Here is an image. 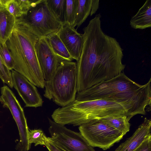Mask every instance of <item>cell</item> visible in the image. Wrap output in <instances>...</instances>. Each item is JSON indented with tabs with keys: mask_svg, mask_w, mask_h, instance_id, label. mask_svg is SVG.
Listing matches in <instances>:
<instances>
[{
	"mask_svg": "<svg viewBox=\"0 0 151 151\" xmlns=\"http://www.w3.org/2000/svg\"><path fill=\"white\" fill-rule=\"evenodd\" d=\"M101 18L96 14L83 29V46L76 63L77 93L117 76L125 68L123 50L115 38L103 32Z\"/></svg>",
	"mask_w": 151,
	"mask_h": 151,
	"instance_id": "6da1fadb",
	"label": "cell"
},
{
	"mask_svg": "<svg viewBox=\"0 0 151 151\" xmlns=\"http://www.w3.org/2000/svg\"><path fill=\"white\" fill-rule=\"evenodd\" d=\"M151 78L140 85L124 73L101 82L84 91L77 93L76 100L86 101L103 99L114 101L124 109L128 120L134 116L145 115L146 106L151 104Z\"/></svg>",
	"mask_w": 151,
	"mask_h": 151,
	"instance_id": "7a4b0ae2",
	"label": "cell"
},
{
	"mask_svg": "<svg viewBox=\"0 0 151 151\" xmlns=\"http://www.w3.org/2000/svg\"><path fill=\"white\" fill-rule=\"evenodd\" d=\"M39 38L19 18L16 19L12 33L6 43L14 63V69L35 86L43 88L45 81L35 48Z\"/></svg>",
	"mask_w": 151,
	"mask_h": 151,
	"instance_id": "3957f363",
	"label": "cell"
},
{
	"mask_svg": "<svg viewBox=\"0 0 151 151\" xmlns=\"http://www.w3.org/2000/svg\"><path fill=\"white\" fill-rule=\"evenodd\" d=\"M126 116L124 108L114 101L103 99L79 101L76 100L53 112L55 122L64 125H81L93 120Z\"/></svg>",
	"mask_w": 151,
	"mask_h": 151,
	"instance_id": "277c9868",
	"label": "cell"
},
{
	"mask_svg": "<svg viewBox=\"0 0 151 151\" xmlns=\"http://www.w3.org/2000/svg\"><path fill=\"white\" fill-rule=\"evenodd\" d=\"M77 82L76 63L61 59L51 83L52 99L62 107L75 100Z\"/></svg>",
	"mask_w": 151,
	"mask_h": 151,
	"instance_id": "5b68a950",
	"label": "cell"
},
{
	"mask_svg": "<svg viewBox=\"0 0 151 151\" xmlns=\"http://www.w3.org/2000/svg\"><path fill=\"white\" fill-rule=\"evenodd\" d=\"M20 18L40 38H46L57 32L62 25L49 8L45 0H37Z\"/></svg>",
	"mask_w": 151,
	"mask_h": 151,
	"instance_id": "8992f818",
	"label": "cell"
},
{
	"mask_svg": "<svg viewBox=\"0 0 151 151\" xmlns=\"http://www.w3.org/2000/svg\"><path fill=\"white\" fill-rule=\"evenodd\" d=\"M80 132L92 147L107 150L119 141L124 134L101 119L79 126Z\"/></svg>",
	"mask_w": 151,
	"mask_h": 151,
	"instance_id": "52a82bcc",
	"label": "cell"
},
{
	"mask_svg": "<svg viewBox=\"0 0 151 151\" xmlns=\"http://www.w3.org/2000/svg\"><path fill=\"white\" fill-rule=\"evenodd\" d=\"M0 102L4 107L8 108L11 111L17 126L19 140L16 149L20 151H28L31 147L28 141L29 130L23 110L14 94L7 86L1 88Z\"/></svg>",
	"mask_w": 151,
	"mask_h": 151,
	"instance_id": "ba28073f",
	"label": "cell"
},
{
	"mask_svg": "<svg viewBox=\"0 0 151 151\" xmlns=\"http://www.w3.org/2000/svg\"><path fill=\"white\" fill-rule=\"evenodd\" d=\"M48 119L50 138L61 148L66 151H95L80 132Z\"/></svg>",
	"mask_w": 151,
	"mask_h": 151,
	"instance_id": "9c48e42d",
	"label": "cell"
},
{
	"mask_svg": "<svg viewBox=\"0 0 151 151\" xmlns=\"http://www.w3.org/2000/svg\"><path fill=\"white\" fill-rule=\"evenodd\" d=\"M35 48L45 81L44 95L51 100V82L61 59L53 52L46 38H39L35 42Z\"/></svg>",
	"mask_w": 151,
	"mask_h": 151,
	"instance_id": "30bf717a",
	"label": "cell"
},
{
	"mask_svg": "<svg viewBox=\"0 0 151 151\" xmlns=\"http://www.w3.org/2000/svg\"><path fill=\"white\" fill-rule=\"evenodd\" d=\"M11 70L13 86L24 101L25 107L42 106V99L35 86L22 75L14 70Z\"/></svg>",
	"mask_w": 151,
	"mask_h": 151,
	"instance_id": "8fae6325",
	"label": "cell"
},
{
	"mask_svg": "<svg viewBox=\"0 0 151 151\" xmlns=\"http://www.w3.org/2000/svg\"><path fill=\"white\" fill-rule=\"evenodd\" d=\"M73 59L80 58L83 44V34L67 23L62 24L57 32Z\"/></svg>",
	"mask_w": 151,
	"mask_h": 151,
	"instance_id": "7c38bea8",
	"label": "cell"
},
{
	"mask_svg": "<svg viewBox=\"0 0 151 151\" xmlns=\"http://www.w3.org/2000/svg\"><path fill=\"white\" fill-rule=\"evenodd\" d=\"M151 120L145 118L133 135L121 143L114 151H134L151 136Z\"/></svg>",
	"mask_w": 151,
	"mask_h": 151,
	"instance_id": "4fadbf2b",
	"label": "cell"
},
{
	"mask_svg": "<svg viewBox=\"0 0 151 151\" xmlns=\"http://www.w3.org/2000/svg\"><path fill=\"white\" fill-rule=\"evenodd\" d=\"M16 19L0 2V45L5 43L10 37Z\"/></svg>",
	"mask_w": 151,
	"mask_h": 151,
	"instance_id": "5bb4252c",
	"label": "cell"
},
{
	"mask_svg": "<svg viewBox=\"0 0 151 151\" xmlns=\"http://www.w3.org/2000/svg\"><path fill=\"white\" fill-rule=\"evenodd\" d=\"M131 27L143 29L151 27V0H147L130 21Z\"/></svg>",
	"mask_w": 151,
	"mask_h": 151,
	"instance_id": "9a60e30c",
	"label": "cell"
},
{
	"mask_svg": "<svg viewBox=\"0 0 151 151\" xmlns=\"http://www.w3.org/2000/svg\"><path fill=\"white\" fill-rule=\"evenodd\" d=\"M46 38L53 52L58 57L67 61L73 60L57 32L50 35Z\"/></svg>",
	"mask_w": 151,
	"mask_h": 151,
	"instance_id": "2e32d148",
	"label": "cell"
},
{
	"mask_svg": "<svg viewBox=\"0 0 151 151\" xmlns=\"http://www.w3.org/2000/svg\"><path fill=\"white\" fill-rule=\"evenodd\" d=\"M92 0H78L75 22L77 28L85 21L90 14Z\"/></svg>",
	"mask_w": 151,
	"mask_h": 151,
	"instance_id": "e0dca14e",
	"label": "cell"
},
{
	"mask_svg": "<svg viewBox=\"0 0 151 151\" xmlns=\"http://www.w3.org/2000/svg\"><path fill=\"white\" fill-rule=\"evenodd\" d=\"M101 120L122 133L124 135L129 130L130 124L125 115L110 117Z\"/></svg>",
	"mask_w": 151,
	"mask_h": 151,
	"instance_id": "ac0fdd59",
	"label": "cell"
},
{
	"mask_svg": "<svg viewBox=\"0 0 151 151\" xmlns=\"http://www.w3.org/2000/svg\"><path fill=\"white\" fill-rule=\"evenodd\" d=\"M46 4L55 17L62 24L65 23L66 0H45Z\"/></svg>",
	"mask_w": 151,
	"mask_h": 151,
	"instance_id": "d6986e66",
	"label": "cell"
},
{
	"mask_svg": "<svg viewBox=\"0 0 151 151\" xmlns=\"http://www.w3.org/2000/svg\"><path fill=\"white\" fill-rule=\"evenodd\" d=\"M78 0H66L65 23L75 27Z\"/></svg>",
	"mask_w": 151,
	"mask_h": 151,
	"instance_id": "ffe728a7",
	"label": "cell"
},
{
	"mask_svg": "<svg viewBox=\"0 0 151 151\" xmlns=\"http://www.w3.org/2000/svg\"><path fill=\"white\" fill-rule=\"evenodd\" d=\"M47 137L43 131L40 129L30 130L28 133V141L31 146L32 143L35 144V146L38 145H44Z\"/></svg>",
	"mask_w": 151,
	"mask_h": 151,
	"instance_id": "44dd1931",
	"label": "cell"
},
{
	"mask_svg": "<svg viewBox=\"0 0 151 151\" xmlns=\"http://www.w3.org/2000/svg\"><path fill=\"white\" fill-rule=\"evenodd\" d=\"M0 2L16 19L21 17L23 15L16 0H0Z\"/></svg>",
	"mask_w": 151,
	"mask_h": 151,
	"instance_id": "7402d4cb",
	"label": "cell"
},
{
	"mask_svg": "<svg viewBox=\"0 0 151 151\" xmlns=\"http://www.w3.org/2000/svg\"><path fill=\"white\" fill-rule=\"evenodd\" d=\"M0 78L11 88L13 87L11 72L6 66L0 55Z\"/></svg>",
	"mask_w": 151,
	"mask_h": 151,
	"instance_id": "603a6c76",
	"label": "cell"
},
{
	"mask_svg": "<svg viewBox=\"0 0 151 151\" xmlns=\"http://www.w3.org/2000/svg\"><path fill=\"white\" fill-rule=\"evenodd\" d=\"M0 55L7 68L10 70L14 69V63L6 43L0 45Z\"/></svg>",
	"mask_w": 151,
	"mask_h": 151,
	"instance_id": "cb8c5ba5",
	"label": "cell"
},
{
	"mask_svg": "<svg viewBox=\"0 0 151 151\" xmlns=\"http://www.w3.org/2000/svg\"><path fill=\"white\" fill-rule=\"evenodd\" d=\"M36 1L37 0H16L22 11L23 15L26 13Z\"/></svg>",
	"mask_w": 151,
	"mask_h": 151,
	"instance_id": "d4e9b609",
	"label": "cell"
},
{
	"mask_svg": "<svg viewBox=\"0 0 151 151\" xmlns=\"http://www.w3.org/2000/svg\"><path fill=\"white\" fill-rule=\"evenodd\" d=\"M44 145L49 151H66L52 140L50 137H47Z\"/></svg>",
	"mask_w": 151,
	"mask_h": 151,
	"instance_id": "484cf974",
	"label": "cell"
},
{
	"mask_svg": "<svg viewBox=\"0 0 151 151\" xmlns=\"http://www.w3.org/2000/svg\"><path fill=\"white\" fill-rule=\"evenodd\" d=\"M134 151H151V136L145 140Z\"/></svg>",
	"mask_w": 151,
	"mask_h": 151,
	"instance_id": "4316f807",
	"label": "cell"
},
{
	"mask_svg": "<svg viewBox=\"0 0 151 151\" xmlns=\"http://www.w3.org/2000/svg\"><path fill=\"white\" fill-rule=\"evenodd\" d=\"M99 0H92V7L90 13V16H91L95 14L99 6Z\"/></svg>",
	"mask_w": 151,
	"mask_h": 151,
	"instance_id": "83f0119b",
	"label": "cell"
}]
</instances>
